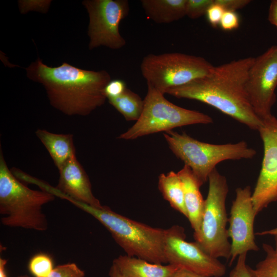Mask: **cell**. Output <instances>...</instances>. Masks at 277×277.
Instances as JSON below:
<instances>
[{"label":"cell","instance_id":"cell-1","mask_svg":"<svg viewBox=\"0 0 277 277\" xmlns=\"http://www.w3.org/2000/svg\"><path fill=\"white\" fill-rule=\"evenodd\" d=\"M254 58H241L214 67L209 75L169 89L165 94L203 102L258 131L263 121L254 113L245 89Z\"/></svg>","mask_w":277,"mask_h":277},{"label":"cell","instance_id":"cell-2","mask_svg":"<svg viewBox=\"0 0 277 277\" xmlns=\"http://www.w3.org/2000/svg\"><path fill=\"white\" fill-rule=\"evenodd\" d=\"M27 77L45 87L50 104L68 115L85 116L107 100L104 89L111 80L106 70L78 68L67 63L52 67L40 58L27 68Z\"/></svg>","mask_w":277,"mask_h":277},{"label":"cell","instance_id":"cell-3","mask_svg":"<svg viewBox=\"0 0 277 277\" xmlns=\"http://www.w3.org/2000/svg\"><path fill=\"white\" fill-rule=\"evenodd\" d=\"M55 199L51 192L33 190L11 171L0 153L1 222L5 226L44 231L48 223L43 206Z\"/></svg>","mask_w":277,"mask_h":277},{"label":"cell","instance_id":"cell-4","mask_svg":"<svg viewBox=\"0 0 277 277\" xmlns=\"http://www.w3.org/2000/svg\"><path fill=\"white\" fill-rule=\"evenodd\" d=\"M74 205L99 221L127 255L155 264L167 263L164 251L165 229L129 219L107 206L96 208L81 203Z\"/></svg>","mask_w":277,"mask_h":277},{"label":"cell","instance_id":"cell-5","mask_svg":"<svg viewBox=\"0 0 277 277\" xmlns=\"http://www.w3.org/2000/svg\"><path fill=\"white\" fill-rule=\"evenodd\" d=\"M173 153L188 166L201 186L205 183L217 164L226 160L251 159L256 151L245 141L212 144L197 141L185 132L172 130L163 134Z\"/></svg>","mask_w":277,"mask_h":277},{"label":"cell","instance_id":"cell-6","mask_svg":"<svg viewBox=\"0 0 277 277\" xmlns=\"http://www.w3.org/2000/svg\"><path fill=\"white\" fill-rule=\"evenodd\" d=\"M212 122L208 115L178 106L167 100L163 93L147 85V92L140 118L117 138L135 140L160 132L169 131L177 127Z\"/></svg>","mask_w":277,"mask_h":277},{"label":"cell","instance_id":"cell-7","mask_svg":"<svg viewBox=\"0 0 277 277\" xmlns=\"http://www.w3.org/2000/svg\"><path fill=\"white\" fill-rule=\"evenodd\" d=\"M209 188L204 201L199 232L193 234L195 242L210 256L230 260L231 243L229 242L228 222L226 201L229 191L227 180L216 168L208 177Z\"/></svg>","mask_w":277,"mask_h":277},{"label":"cell","instance_id":"cell-8","mask_svg":"<svg viewBox=\"0 0 277 277\" xmlns=\"http://www.w3.org/2000/svg\"><path fill=\"white\" fill-rule=\"evenodd\" d=\"M214 67L202 57L179 52L149 54L140 65L147 85L164 94L169 89L209 75Z\"/></svg>","mask_w":277,"mask_h":277},{"label":"cell","instance_id":"cell-9","mask_svg":"<svg viewBox=\"0 0 277 277\" xmlns=\"http://www.w3.org/2000/svg\"><path fill=\"white\" fill-rule=\"evenodd\" d=\"M82 4L89 17L88 35L89 48L101 46L119 49L126 44L119 30L121 21L130 10L127 0H85Z\"/></svg>","mask_w":277,"mask_h":277},{"label":"cell","instance_id":"cell-10","mask_svg":"<svg viewBox=\"0 0 277 277\" xmlns=\"http://www.w3.org/2000/svg\"><path fill=\"white\" fill-rule=\"evenodd\" d=\"M184 228L174 225L165 229L164 251L167 263L208 277H222L226 267L209 255L196 242L185 240Z\"/></svg>","mask_w":277,"mask_h":277},{"label":"cell","instance_id":"cell-11","mask_svg":"<svg viewBox=\"0 0 277 277\" xmlns=\"http://www.w3.org/2000/svg\"><path fill=\"white\" fill-rule=\"evenodd\" d=\"M276 87L277 48L273 46L254 58L245 84L251 106L262 121L272 115Z\"/></svg>","mask_w":277,"mask_h":277},{"label":"cell","instance_id":"cell-12","mask_svg":"<svg viewBox=\"0 0 277 277\" xmlns=\"http://www.w3.org/2000/svg\"><path fill=\"white\" fill-rule=\"evenodd\" d=\"M258 131L263 143L264 155L252 193L256 215L277 201V118L272 115L264 120Z\"/></svg>","mask_w":277,"mask_h":277},{"label":"cell","instance_id":"cell-13","mask_svg":"<svg viewBox=\"0 0 277 277\" xmlns=\"http://www.w3.org/2000/svg\"><path fill=\"white\" fill-rule=\"evenodd\" d=\"M235 193L228 219V235L231 240L230 265L240 255L260 249L255 241L254 222L256 215L252 202L251 187L238 188Z\"/></svg>","mask_w":277,"mask_h":277},{"label":"cell","instance_id":"cell-14","mask_svg":"<svg viewBox=\"0 0 277 277\" xmlns=\"http://www.w3.org/2000/svg\"><path fill=\"white\" fill-rule=\"evenodd\" d=\"M58 171L59 179L55 188L49 187L48 185L37 180L33 183L38 185L42 189L72 204L81 203L96 208L103 206L93 195L88 176L76 155L73 156Z\"/></svg>","mask_w":277,"mask_h":277},{"label":"cell","instance_id":"cell-15","mask_svg":"<svg viewBox=\"0 0 277 277\" xmlns=\"http://www.w3.org/2000/svg\"><path fill=\"white\" fill-rule=\"evenodd\" d=\"M122 277H170L179 267L149 262L127 255L115 258L111 265Z\"/></svg>","mask_w":277,"mask_h":277},{"label":"cell","instance_id":"cell-16","mask_svg":"<svg viewBox=\"0 0 277 277\" xmlns=\"http://www.w3.org/2000/svg\"><path fill=\"white\" fill-rule=\"evenodd\" d=\"M177 173L183 183L187 218L194 234L199 231L204 205L200 190L201 186L188 166L184 165Z\"/></svg>","mask_w":277,"mask_h":277},{"label":"cell","instance_id":"cell-17","mask_svg":"<svg viewBox=\"0 0 277 277\" xmlns=\"http://www.w3.org/2000/svg\"><path fill=\"white\" fill-rule=\"evenodd\" d=\"M35 134L46 147L58 170L76 155L72 134H57L39 129Z\"/></svg>","mask_w":277,"mask_h":277},{"label":"cell","instance_id":"cell-18","mask_svg":"<svg viewBox=\"0 0 277 277\" xmlns=\"http://www.w3.org/2000/svg\"><path fill=\"white\" fill-rule=\"evenodd\" d=\"M187 0H142L147 16L157 24H169L186 16Z\"/></svg>","mask_w":277,"mask_h":277},{"label":"cell","instance_id":"cell-19","mask_svg":"<svg viewBox=\"0 0 277 277\" xmlns=\"http://www.w3.org/2000/svg\"><path fill=\"white\" fill-rule=\"evenodd\" d=\"M158 188L170 205L187 217L183 183L177 173L171 171L167 174H160Z\"/></svg>","mask_w":277,"mask_h":277},{"label":"cell","instance_id":"cell-20","mask_svg":"<svg viewBox=\"0 0 277 277\" xmlns=\"http://www.w3.org/2000/svg\"><path fill=\"white\" fill-rule=\"evenodd\" d=\"M109 103L127 121H136L140 117L144 107V100L128 88L120 95L107 98Z\"/></svg>","mask_w":277,"mask_h":277},{"label":"cell","instance_id":"cell-21","mask_svg":"<svg viewBox=\"0 0 277 277\" xmlns=\"http://www.w3.org/2000/svg\"><path fill=\"white\" fill-rule=\"evenodd\" d=\"M275 246L263 243L265 258L259 262L253 269L249 267L253 277H277V235H275Z\"/></svg>","mask_w":277,"mask_h":277},{"label":"cell","instance_id":"cell-22","mask_svg":"<svg viewBox=\"0 0 277 277\" xmlns=\"http://www.w3.org/2000/svg\"><path fill=\"white\" fill-rule=\"evenodd\" d=\"M28 269L35 277H48L54 269L52 260L47 254L38 253L30 259Z\"/></svg>","mask_w":277,"mask_h":277},{"label":"cell","instance_id":"cell-23","mask_svg":"<svg viewBox=\"0 0 277 277\" xmlns=\"http://www.w3.org/2000/svg\"><path fill=\"white\" fill-rule=\"evenodd\" d=\"M214 0H187L186 16L191 19H197L206 14Z\"/></svg>","mask_w":277,"mask_h":277},{"label":"cell","instance_id":"cell-24","mask_svg":"<svg viewBox=\"0 0 277 277\" xmlns=\"http://www.w3.org/2000/svg\"><path fill=\"white\" fill-rule=\"evenodd\" d=\"M85 273L74 263L62 264L54 268L48 277H85Z\"/></svg>","mask_w":277,"mask_h":277},{"label":"cell","instance_id":"cell-25","mask_svg":"<svg viewBox=\"0 0 277 277\" xmlns=\"http://www.w3.org/2000/svg\"><path fill=\"white\" fill-rule=\"evenodd\" d=\"M247 253L240 255L234 268L230 272L229 277H253L249 266L246 264Z\"/></svg>","mask_w":277,"mask_h":277},{"label":"cell","instance_id":"cell-26","mask_svg":"<svg viewBox=\"0 0 277 277\" xmlns=\"http://www.w3.org/2000/svg\"><path fill=\"white\" fill-rule=\"evenodd\" d=\"M125 82L120 79L111 80L104 89V94L107 99L109 97H115L122 94L126 89Z\"/></svg>","mask_w":277,"mask_h":277},{"label":"cell","instance_id":"cell-27","mask_svg":"<svg viewBox=\"0 0 277 277\" xmlns=\"http://www.w3.org/2000/svg\"><path fill=\"white\" fill-rule=\"evenodd\" d=\"M239 17L235 11L225 10L222 17L220 25L226 31H231L239 26Z\"/></svg>","mask_w":277,"mask_h":277},{"label":"cell","instance_id":"cell-28","mask_svg":"<svg viewBox=\"0 0 277 277\" xmlns=\"http://www.w3.org/2000/svg\"><path fill=\"white\" fill-rule=\"evenodd\" d=\"M225 10L220 5L214 2L209 7L206 12L207 19L213 27H217L220 24Z\"/></svg>","mask_w":277,"mask_h":277},{"label":"cell","instance_id":"cell-29","mask_svg":"<svg viewBox=\"0 0 277 277\" xmlns=\"http://www.w3.org/2000/svg\"><path fill=\"white\" fill-rule=\"evenodd\" d=\"M250 2L249 0H214V2L221 6L225 10L233 11L245 7Z\"/></svg>","mask_w":277,"mask_h":277},{"label":"cell","instance_id":"cell-30","mask_svg":"<svg viewBox=\"0 0 277 277\" xmlns=\"http://www.w3.org/2000/svg\"><path fill=\"white\" fill-rule=\"evenodd\" d=\"M268 19L271 24L277 28V0L271 1L269 8Z\"/></svg>","mask_w":277,"mask_h":277},{"label":"cell","instance_id":"cell-31","mask_svg":"<svg viewBox=\"0 0 277 277\" xmlns=\"http://www.w3.org/2000/svg\"><path fill=\"white\" fill-rule=\"evenodd\" d=\"M170 277H208L180 268Z\"/></svg>","mask_w":277,"mask_h":277},{"label":"cell","instance_id":"cell-32","mask_svg":"<svg viewBox=\"0 0 277 277\" xmlns=\"http://www.w3.org/2000/svg\"><path fill=\"white\" fill-rule=\"evenodd\" d=\"M7 260L0 258V277H7L6 272V266L7 264Z\"/></svg>","mask_w":277,"mask_h":277},{"label":"cell","instance_id":"cell-33","mask_svg":"<svg viewBox=\"0 0 277 277\" xmlns=\"http://www.w3.org/2000/svg\"><path fill=\"white\" fill-rule=\"evenodd\" d=\"M256 235H271L273 236L277 235V227L272 229L267 230H264L263 231L257 232L255 233Z\"/></svg>","mask_w":277,"mask_h":277},{"label":"cell","instance_id":"cell-34","mask_svg":"<svg viewBox=\"0 0 277 277\" xmlns=\"http://www.w3.org/2000/svg\"><path fill=\"white\" fill-rule=\"evenodd\" d=\"M109 275L110 277H122L117 271L112 266H111Z\"/></svg>","mask_w":277,"mask_h":277},{"label":"cell","instance_id":"cell-35","mask_svg":"<svg viewBox=\"0 0 277 277\" xmlns=\"http://www.w3.org/2000/svg\"><path fill=\"white\" fill-rule=\"evenodd\" d=\"M17 277H30V276H28V275H21L18 276Z\"/></svg>","mask_w":277,"mask_h":277},{"label":"cell","instance_id":"cell-36","mask_svg":"<svg viewBox=\"0 0 277 277\" xmlns=\"http://www.w3.org/2000/svg\"><path fill=\"white\" fill-rule=\"evenodd\" d=\"M276 48H277V46H276Z\"/></svg>","mask_w":277,"mask_h":277}]
</instances>
